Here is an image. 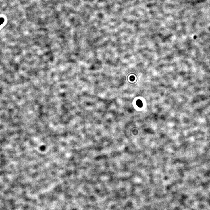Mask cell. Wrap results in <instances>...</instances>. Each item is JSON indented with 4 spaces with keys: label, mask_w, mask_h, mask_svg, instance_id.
Here are the masks:
<instances>
[{
    "label": "cell",
    "mask_w": 210,
    "mask_h": 210,
    "mask_svg": "<svg viewBox=\"0 0 210 210\" xmlns=\"http://www.w3.org/2000/svg\"><path fill=\"white\" fill-rule=\"evenodd\" d=\"M136 104L139 107L141 108L143 106V103L140 100H138L136 102Z\"/></svg>",
    "instance_id": "cell-1"
},
{
    "label": "cell",
    "mask_w": 210,
    "mask_h": 210,
    "mask_svg": "<svg viewBox=\"0 0 210 210\" xmlns=\"http://www.w3.org/2000/svg\"><path fill=\"white\" fill-rule=\"evenodd\" d=\"M130 78H131V79L130 78V80H132V81H134L133 80H134L135 79V78H134V77H133V76H131V77H130Z\"/></svg>",
    "instance_id": "cell-2"
}]
</instances>
